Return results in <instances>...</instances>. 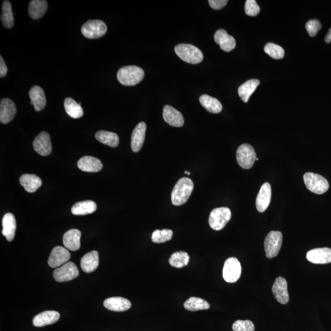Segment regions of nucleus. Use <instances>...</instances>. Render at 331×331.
Instances as JSON below:
<instances>
[{
	"instance_id": "1",
	"label": "nucleus",
	"mask_w": 331,
	"mask_h": 331,
	"mask_svg": "<svg viewBox=\"0 0 331 331\" xmlns=\"http://www.w3.org/2000/svg\"><path fill=\"white\" fill-rule=\"evenodd\" d=\"M194 189L193 181L189 178L180 179L174 186L171 193L172 203L174 206H182L189 200Z\"/></svg>"
},
{
	"instance_id": "2",
	"label": "nucleus",
	"mask_w": 331,
	"mask_h": 331,
	"mask_svg": "<svg viewBox=\"0 0 331 331\" xmlns=\"http://www.w3.org/2000/svg\"><path fill=\"white\" fill-rule=\"evenodd\" d=\"M144 70L137 66H126L121 68L117 72V78L120 84L133 86L139 84L144 79Z\"/></svg>"
},
{
	"instance_id": "3",
	"label": "nucleus",
	"mask_w": 331,
	"mask_h": 331,
	"mask_svg": "<svg viewBox=\"0 0 331 331\" xmlns=\"http://www.w3.org/2000/svg\"><path fill=\"white\" fill-rule=\"evenodd\" d=\"M175 52L183 61L198 64L203 61V54L198 47L189 44H180L175 47Z\"/></svg>"
},
{
	"instance_id": "4",
	"label": "nucleus",
	"mask_w": 331,
	"mask_h": 331,
	"mask_svg": "<svg viewBox=\"0 0 331 331\" xmlns=\"http://www.w3.org/2000/svg\"><path fill=\"white\" fill-rule=\"evenodd\" d=\"M304 181L307 189L317 195H321L327 192L329 185L325 178L319 174L307 173L304 175Z\"/></svg>"
},
{
	"instance_id": "5",
	"label": "nucleus",
	"mask_w": 331,
	"mask_h": 331,
	"mask_svg": "<svg viewBox=\"0 0 331 331\" xmlns=\"http://www.w3.org/2000/svg\"><path fill=\"white\" fill-rule=\"evenodd\" d=\"M231 218V212L228 208H216L211 212L209 216L210 227L215 231L222 230L225 227Z\"/></svg>"
},
{
	"instance_id": "6",
	"label": "nucleus",
	"mask_w": 331,
	"mask_h": 331,
	"mask_svg": "<svg viewBox=\"0 0 331 331\" xmlns=\"http://www.w3.org/2000/svg\"><path fill=\"white\" fill-rule=\"evenodd\" d=\"M283 235L280 231H270L265 238L264 246L267 259H272L278 255L282 247Z\"/></svg>"
},
{
	"instance_id": "7",
	"label": "nucleus",
	"mask_w": 331,
	"mask_h": 331,
	"mask_svg": "<svg viewBox=\"0 0 331 331\" xmlns=\"http://www.w3.org/2000/svg\"><path fill=\"white\" fill-rule=\"evenodd\" d=\"M238 165L245 170L252 168L256 160V155L254 148L250 144H244L238 147L236 152Z\"/></svg>"
},
{
	"instance_id": "8",
	"label": "nucleus",
	"mask_w": 331,
	"mask_h": 331,
	"mask_svg": "<svg viewBox=\"0 0 331 331\" xmlns=\"http://www.w3.org/2000/svg\"><path fill=\"white\" fill-rule=\"evenodd\" d=\"M107 26L103 21L90 20L81 27V32L88 39H97L103 36L107 32Z\"/></svg>"
},
{
	"instance_id": "9",
	"label": "nucleus",
	"mask_w": 331,
	"mask_h": 331,
	"mask_svg": "<svg viewBox=\"0 0 331 331\" xmlns=\"http://www.w3.org/2000/svg\"><path fill=\"white\" fill-rule=\"evenodd\" d=\"M242 267L235 258H230L226 261L223 269V277L228 283L236 282L241 278Z\"/></svg>"
},
{
	"instance_id": "10",
	"label": "nucleus",
	"mask_w": 331,
	"mask_h": 331,
	"mask_svg": "<svg viewBox=\"0 0 331 331\" xmlns=\"http://www.w3.org/2000/svg\"><path fill=\"white\" fill-rule=\"evenodd\" d=\"M79 274L77 266L73 262H68L53 272V278L57 282H65L78 278Z\"/></svg>"
},
{
	"instance_id": "11",
	"label": "nucleus",
	"mask_w": 331,
	"mask_h": 331,
	"mask_svg": "<svg viewBox=\"0 0 331 331\" xmlns=\"http://www.w3.org/2000/svg\"><path fill=\"white\" fill-rule=\"evenodd\" d=\"M71 254L66 248L57 246L51 251L48 260V265L52 268H56L68 263Z\"/></svg>"
},
{
	"instance_id": "12",
	"label": "nucleus",
	"mask_w": 331,
	"mask_h": 331,
	"mask_svg": "<svg viewBox=\"0 0 331 331\" xmlns=\"http://www.w3.org/2000/svg\"><path fill=\"white\" fill-rule=\"evenodd\" d=\"M33 148L38 154L46 157L52 152V143L48 133L43 132L35 138Z\"/></svg>"
},
{
	"instance_id": "13",
	"label": "nucleus",
	"mask_w": 331,
	"mask_h": 331,
	"mask_svg": "<svg viewBox=\"0 0 331 331\" xmlns=\"http://www.w3.org/2000/svg\"><path fill=\"white\" fill-rule=\"evenodd\" d=\"M272 292L277 301L282 304H288L289 300L288 283L286 279L279 277L272 286Z\"/></svg>"
},
{
	"instance_id": "14",
	"label": "nucleus",
	"mask_w": 331,
	"mask_h": 331,
	"mask_svg": "<svg viewBox=\"0 0 331 331\" xmlns=\"http://www.w3.org/2000/svg\"><path fill=\"white\" fill-rule=\"evenodd\" d=\"M17 113V108L13 101L9 98H4L0 103V122L3 124L8 123L12 120Z\"/></svg>"
},
{
	"instance_id": "15",
	"label": "nucleus",
	"mask_w": 331,
	"mask_h": 331,
	"mask_svg": "<svg viewBox=\"0 0 331 331\" xmlns=\"http://www.w3.org/2000/svg\"><path fill=\"white\" fill-rule=\"evenodd\" d=\"M307 259L314 264H327L331 263V249L329 248H315L308 251Z\"/></svg>"
},
{
	"instance_id": "16",
	"label": "nucleus",
	"mask_w": 331,
	"mask_h": 331,
	"mask_svg": "<svg viewBox=\"0 0 331 331\" xmlns=\"http://www.w3.org/2000/svg\"><path fill=\"white\" fill-rule=\"evenodd\" d=\"M272 190L270 183H265L260 190L256 200V206L258 211L264 212L268 208L271 200Z\"/></svg>"
},
{
	"instance_id": "17",
	"label": "nucleus",
	"mask_w": 331,
	"mask_h": 331,
	"mask_svg": "<svg viewBox=\"0 0 331 331\" xmlns=\"http://www.w3.org/2000/svg\"><path fill=\"white\" fill-rule=\"evenodd\" d=\"M163 117L164 120L169 125L174 127H182L184 124V119L182 113L173 107L165 106L163 109Z\"/></svg>"
},
{
	"instance_id": "18",
	"label": "nucleus",
	"mask_w": 331,
	"mask_h": 331,
	"mask_svg": "<svg viewBox=\"0 0 331 331\" xmlns=\"http://www.w3.org/2000/svg\"><path fill=\"white\" fill-rule=\"evenodd\" d=\"M147 126L144 122H141L134 129L132 135L131 146L134 152L141 151L144 144Z\"/></svg>"
},
{
	"instance_id": "19",
	"label": "nucleus",
	"mask_w": 331,
	"mask_h": 331,
	"mask_svg": "<svg viewBox=\"0 0 331 331\" xmlns=\"http://www.w3.org/2000/svg\"><path fill=\"white\" fill-rule=\"evenodd\" d=\"M214 40L216 44H219L220 48L225 52H230L236 45L234 37L229 35L227 31L224 29L216 31Z\"/></svg>"
},
{
	"instance_id": "20",
	"label": "nucleus",
	"mask_w": 331,
	"mask_h": 331,
	"mask_svg": "<svg viewBox=\"0 0 331 331\" xmlns=\"http://www.w3.org/2000/svg\"><path fill=\"white\" fill-rule=\"evenodd\" d=\"M60 317L58 311L47 310L36 315L33 318V324L36 327H44L56 323Z\"/></svg>"
},
{
	"instance_id": "21",
	"label": "nucleus",
	"mask_w": 331,
	"mask_h": 331,
	"mask_svg": "<svg viewBox=\"0 0 331 331\" xmlns=\"http://www.w3.org/2000/svg\"><path fill=\"white\" fill-rule=\"evenodd\" d=\"M30 103L33 105L35 111L37 112L42 111L45 107L47 101L45 94L42 88L35 85L29 91Z\"/></svg>"
},
{
	"instance_id": "22",
	"label": "nucleus",
	"mask_w": 331,
	"mask_h": 331,
	"mask_svg": "<svg viewBox=\"0 0 331 331\" xmlns=\"http://www.w3.org/2000/svg\"><path fill=\"white\" fill-rule=\"evenodd\" d=\"M81 232L76 229H72L63 235V244L66 249L77 251L81 247Z\"/></svg>"
},
{
	"instance_id": "23",
	"label": "nucleus",
	"mask_w": 331,
	"mask_h": 331,
	"mask_svg": "<svg viewBox=\"0 0 331 331\" xmlns=\"http://www.w3.org/2000/svg\"><path fill=\"white\" fill-rule=\"evenodd\" d=\"M104 306L111 311H125L131 308L132 303L126 298L113 297L107 298L104 301Z\"/></svg>"
},
{
	"instance_id": "24",
	"label": "nucleus",
	"mask_w": 331,
	"mask_h": 331,
	"mask_svg": "<svg viewBox=\"0 0 331 331\" xmlns=\"http://www.w3.org/2000/svg\"><path fill=\"white\" fill-rule=\"evenodd\" d=\"M2 234L9 242L14 240L16 231V221L15 216L11 213H8L3 216L2 220Z\"/></svg>"
},
{
	"instance_id": "25",
	"label": "nucleus",
	"mask_w": 331,
	"mask_h": 331,
	"mask_svg": "<svg viewBox=\"0 0 331 331\" xmlns=\"http://www.w3.org/2000/svg\"><path fill=\"white\" fill-rule=\"evenodd\" d=\"M78 167L82 171L97 173L103 168V164L99 159L91 156H85L79 160Z\"/></svg>"
},
{
	"instance_id": "26",
	"label": "nucleus",
	"mask_w": 331,
	"mask_h": 331,
	"mask_svg": "<svg viewBox=\"0 0 331 331\" xmlns=\"http://www.w3.org/2000/svg\"><path fill=\"white\" fill-rule=\"evenodd\" d=\"M99 265V254L96 250L90 251L82 257L81 262V268L86 273L95 271Z\"/></svg>"
},
{
	"instance_id": "27",
	"label": "nucleus",
	"mask_w": 331,
	"mask_h": 331,
	"mask_svg": "<svg viewBox=\"0 0 331 331\" xmlns=\"http://www.w3.org/2000/svg\"><path fill=\"white\" fill-rule=\"evenodd\" d=\"M20 183L28 193H34L42 186V180L34 174H24L20 178Z\"/></svg>"
},
{
	"instance_id": "28",
	"label": "nucleus",
	"mask_w": 331,
	"mask_h": 331,
	"mask_svg": "<svg viewBox=\"0 0 331 331\" xmlns=\"http://www.w3.org/2000/svg\"><path fill=\"white\" fill-rule=\"evenodd\" d=\"M48 7L45 0H33L28 7V14L31 19L38 20L43 16Z\"/></svg>"
},
{
	"instance_id": "29",
	"label": "nucleus",
	"mask_w": 331,
	"mask_h": 331,
	"mask_svg": "<svg viewBox=\"0 0 331 331\" xmlns=\"http://www.w3.org/2000/svg\"><path fill=\"white\" fill-rule=\"evenodd\" d=\"M97 204L93 200H84L76 203L72 206L71 212L75 215H85L92 214L97 211Z\"/></svg>"
},
{
	"instance_id": "30",
	"label": "nucleus",
	"mask_w": 331,
	"mask_h": 331,
	"mask_svg": "<svg viewBox=\"0 0 331 331\" xmlns=\"http://www.w3.org/2000/svg\"><path fill=\"white\" fill-rule=\"evenodd\" d=\"M260 84V82L257 79H251L240 86L238 89V94L244 103H247L251 95L256 90Z\"/></svg>"
},
{
	"instance_id": "31",
	"label": "nucleus",
	"mask_w": 331,
	"mask_h": 331,
	"mask_svg": "<svg viewBox=\"0 0 331 331\" xmlns=\"http://www.w3.org/2000/svg\"><path fill=\"white\" fill-rule=\"evenodd\" d=\"M199 102L203 107L213 114H218L221 112L222 104L216 98L209 96L208 95H203L199 98Z\"/></svg>"
},
{
	"instance_id": "32",
	"label": "nucleus",
	"mask_w": 331,
	"mask_h": 331,
	"mask_svg": "<svg viewBox=\"0 0 331 331\" xmlns=\"http://www.w3.org/2000/svg\"><path fill=\"white\" fill-rule=\"evenodd\" d=\"M95 138L102 144L107 145L111 148H116L119 144V137L116 133L103 131L98 132L95 135Z\"/></svg>"
},
{
	"instance_id": "33",
	"label": "nucleus",
	"mask_w": 331,
	"mask_h": 331,
	"mask_svg": "<svg viewBox=\"0 0 331 331\" xmlns=\"http://www.w3.org/2000/svg\"><path fill=\"white\" fill-rule=\"evenodd\" d=\"M2 23L6 28H11L14 25L13 12L11 3L9 1H4L2 4Z\"/></svg>"
},
{
	"instance_id": "34",
	"label": "nucleus",
	"mask_w": 331,
	"mask_h": 331,
	"mask_svg": "<svg viewBox=\"0 0 331 331\" xmlns=\"http://www.w3.org/2000/svg\"><path fill=\"white\" fill-rule=\"evenodd\" d=\"M64 106L66 113L73 119H79L84 115V111L81 105L71 98H66Z\"/></svg>"
},
{
	"instance_id": "35",
	"label": "nucleus",
	"mask_w": 331,
	"mask_h": 331,
	"mask_svg": "<svg viewBox=\"0 0 331 331\" xmlns=\"http://www.w3.org/2000/svg\"><path fill=\"white\" fill-rule=\"evenodd\" d=\"M183 305L186 309L192 311L208 310L210 308V304L205 299L196 297L189 298Z\"/></svg>"
},
{
	"instance_id": "36",
	"label": "nucleus",
	"mask_w": 331,
	"mask_h": 331,
	"mask_svg": "<svg viewBox=\"0 0 331 331\" xmlns=\"http://www.w3.org/2000/svg\"><path fill=\"white\" fill-rule=\"evenodd\" d=\"M190 256L186 251H177L172 254L169 262L171 266L176 268H182L189 264Z\"/></svg>"
},
{
	"instance_id": "37",
	"label": "nucleus",
	"mask_w": 331,
	"mask_h": 331,
	"mask_svg": "<svg viewBox=\"0 0 331 331\" xmlns=\"http://www.w3.org/2000/svg\"><path fill=\"white\" fill-rule=\"evenodd\" d=\"M265 52L271 57L272 58L279 60L282 59L285 56V50L281 46L274 43H267L264 48Z\"/></svg>"
},
{
	"instance_id": "38",
	"label": "nucleus",
	"mask_w": 331,
	"mask_h": 331,
	"mask_svg": "<svg viewBox=\"0 0 331 331\" xmlns=\"http://www.w3.org/2000/svg\"><path fill=\"white\" fill-rule=\"evenodd\" d=\"M173 232L171 230H155L153 232L152 241L153 243L161 244L170 241L173 237Z\"/></svg>"
},
{
	"instance_id": "39",
	"label": "nucleus",
	"mask_w": 331,
	"mask_h": 331,
	"mask_svg": "<svg viewBox=\"0 0 331 331\" xmlns=\"http://www.w3.org/2000/svg\"><path fill=\"white\" fill-rule=\"evenodd\" d=\"M233 331H254L255 327L250 320H237L232 324Z\"/></svg>"
},
{
	"instance_id": "40",
	"label": "nucleus",
	"mask_w": 331,
	"mask_h": 331,
	"mask_svg": "<svg viewBox=\"0 0 331 331\" xmlns=\"http://www.w3.org/2000/svg\"><path fill=\"white\" fill-rule=\"evenodd\" d=\"M260 8L255 0H247L245 5V12L249 16H256L260 13Z\"/></svg>"
},
{
	"instance_id": "41",
	"label": "nucleus",
	"mask_w": 331,
	"mask_h": 331,
	"mask_svg": "<svg viewBox=\"0 0 331 331\" xmlns=\"http://www.w3.org/2000/svg\"><path fill=\"white\" fill-rule=\"evenodd\" d=\"M305 28H306L308 34L311 37H314L316 36L318 31L320 30L321 25L320 21L317 19H313V20H310L307 22L306 25H305Z\"/></svg>"
},
{
	"instance_id": "42",
	"label": "nucleus",
	"mask_w": 331,
	"mask_h": 331,
	"mask_svg": "<svg viewBox=\"0 0 331 331\" xmlns=\"http://www.w3.org/2000/svg\"><path fill=\"white\" fill-rule=\"evenodd\" d=\"M228 1L227 0H209V5L212 9L218 10L227 5Z\"/></svg>"
},
{
	"instance_id": "43",
	"label": "nucleus",
	"mask_w": 331,
	"mask_h": 331,
	"mask_svg": "<svg viewBox=\"0 0 331 331\" xmlns=\"http://www.w3.org/2000/svg\"><path fill=\"white\" fill-rule=\"evenodd\" d=\"M8 68L6 66L3 57L0 56V77L4 78L7 75Z\"/></svg>"
},
{
	"instance_id": "44",
	"label": "nucleus",
	"mask_w": 331,
	"mask_h": 331,
	"mask_svg": "<svg viewBox=\"0 0 331 331\" xmlns=\"http://www.w3.org/2000/svg\"><path fill=\"white\" fill-rule=\"evenodd\" d=\"M325 42L326 43H330L331 42V28L329 30L328 33L326 34L325 37Z\"/></svg>"
},
{
	"instance_id": "45",
	"label": "nucleus",
	"mask_w": 331,
	"mask_h": 331,
	"mask_svg": "<svg viewBox=\"0 0 331 331\" xmlns=\"http://www.w3.org/2000/svg\"><path fill=\"white\" fill-rule=\"evenodd\" d=\"M185 173L188 175H190V172H188V171H185Z\"/></svg>"
},
{
	"instance_id": "46",
	"label": "nucleus",
	"mask_w": 331,
	"mask_h": 331,
	"mask_svg": "<svg viewBox=\"0 0 331 331\" xmlns=\"http://www.w3.org/2000/svg\"><path fill=\"white\" fill-rule=\"evenodd\" d=\"M256 160H259V158H258L256 157Z\"/></svg>"
}]
</instances>
